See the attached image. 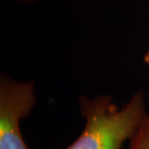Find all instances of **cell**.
Instances as JSON below:
<instances>
[{"instance_id": "6da1fadb", "label": "cell", "mask_w": 149, "mask_h": 149, "mask_svg": "<svg viewBox=\"0 0 149 149\" xmlns=\"http://www.w3.org/2000/svg\"><path fill=\"white\" fill-rule=\"evenodd\" d=\"M79 104L80 114L85 119L84 129L65 149H121L146 114L143 91L136 92L121 109L107 95L93 99L81 96Z\"/></svg>"}, {"instance_id": "277c9868", "label": "cell", "mask_w": 149, "mask_h": 149, "mask_svg": "<svg viewBox=\"0 0 149 149\" xmlns=\"http://www.w3.org/2000/svg\"><path fill=\"white\" fill-rule=\"evenodd\" d=\"M143 61H144L146 64H149V49H148V50L146 52V53H145L144 56H143Z\"/></svg>"}, {"instance_id": "7a4b0ae2", "label": "cell", "mask_w": 149, "mask_h": 149, "mask_svg": "<svg viewBox=\"0 0 149 149\" xmlns=\"http://www.w3.org/2000/svg\"><path fill=\"white\" fill-rule=\"evenodd\" d=\"M37 103L33 81L0 79V149H29L20 132V121Z\"/></svg>"}, {"instance_id": "5b68a950", "label": "cell", "mask_w": 149, "mask_h": 149, "mask_svg": "<svg viewBox=\"0 0 149 149\" xmlns=\"http://www.w3.org/2000/svg\"><path fill=\"white\" fill-rule=\"evenodd\" d=\"M27 2H32V1H35V0H26Z\"/></svg>"}, {"instance_id": "3957f363", "label": "cell", "mask_w": 149, "mask_h": 149, "mask_svg": "<svg viewBox=\"0 0 149 149\" xmlns=\"http://www.w3.org/2000/svg\"><path fill=\"white\" fill-rule=\"evenodd\" d=\"M129 149H149V114L147 113L130 139Z\"/></svg>"}]
</instances>
